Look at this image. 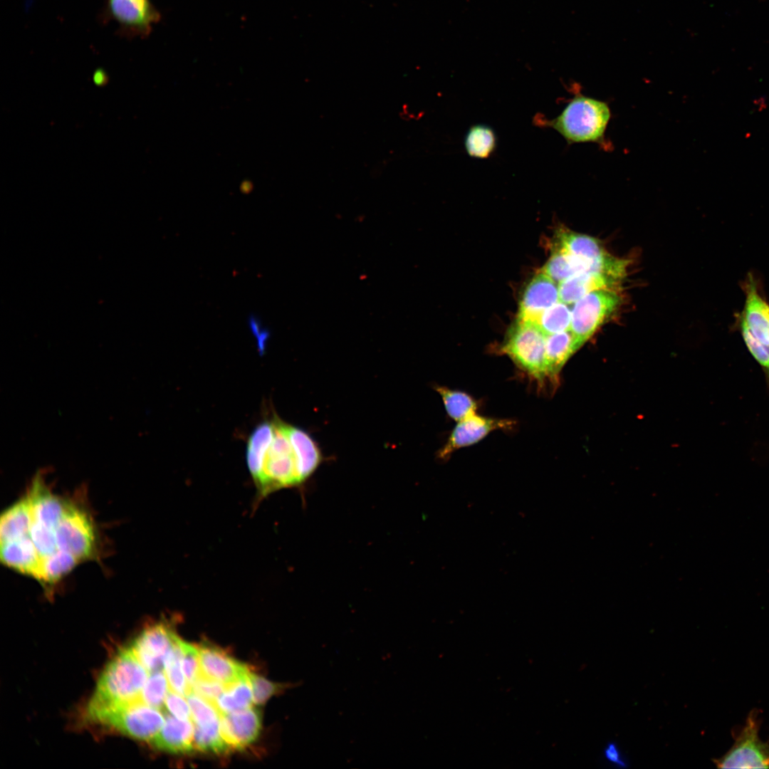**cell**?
<instances>
[{"mask_svg": "<svg viewBox=\"0 0 769 769\" xmlns=\"http://www.w3.org/2000/svg\"><path fill=\"white\" fill-rule=\"evenodd\" d=\"M261 714L255 708H248L220 717L221 734L230 748L241 750L253 743L261 732Z\"/></svg>", "mask_w": 769, "mask_h": 769, "instance_id": "obj_14", "label": "cell"}, {"mask_svg": "<svg viewBox=\"0 0 769 769\" xmlns=\"http://www.w3.org/2000/svg\"><path fill=\"white\" fill-rule=\"evenodd\" d=\"M179 638L171 624L160 622L145 629L129 647L152 673L164 670L165 659Z\"/></svg>", "mask_w": 769, "mask_h": 769, "instance_id": "obj_12", "label": "cell"}, {"mask_svg": "<svg viewBox=\"0 0 769 769\" xmlns=\"http://www.w3.org/2000/svg\"><path fill=\"white\" fill-rule=\"evenodd\" d=\"M273 434L258 471L251 476L256 488L257 501L283 488L296 486L303 481L286 423L273 417Z\"/></svg>", "mask_w": 769, "mask_h": 769, "instance_id": "obj_4", "label": "cell"}, {"mask_svg": "<svg viewBox=\"0 0 769 769\" xmlns=\"http://www.w3.org/2000/svg\"><path fill=\"white\" fill-rule=\"evenodd\" d=\"M164 723L150 741L157 749L172 753H188L194 750V726L192 719L181 720L163 711Z\"/></svg>", "mask_w": 769, "mask_h": 769, "instance_id": "obj_17", "label": "cell"}, {"mask_svg": "<svg viewBox=\"0 0 769 769\" xmlns=\"http://www.w3.org/2000/svg\"><path fill=\"white\" fill-rule=\"evenodd\" d=\"M572 311L568 305L558 301L545 310L535 325L545 336L570 329Z\"/></svg>", "mask_w": 769, "mask_h": 769, "instance_id": "obj_25", "label": "cell"}, {"mask_svg": "<svg viewBox=\"0 0 769 769\" xmlns=\"http://www.w3.org/2000/svg\"><path fill=\"white\" fill-rule=\"evenodd\" d=\"M513 424V422L509 419L486 417L475 413L457 422L439 456L445 459L459 449L476 444L490 432L511 428Z\"/></svg>", "mask_w": 769, "mask_h": 769, "instance_id": "obj_13", "label": "cell"}, {"mask_svg": "<svg viewBox=\"0 0 769 769\" xmlns=\"http://www.w3.org/2000/svg\"><path fill=\"white\" fill-rule=\"evenodd\" d=\"M573 97L563 111L555 118L546 119L536 114L533 123L542 127H550L560 133L567 144L595 143L603 150H610L606 130L611 119L609 105L574 90Z\"/></svg>", "mask_w": 769, "mask_h": 769, "instance_id": "obj_2", "label": "cell"}, {"mask_svg": "<svg viewBox=\"0 0 769 769\" xmlns=\"http://www.w3.org/2000/svg\"><path fill=\"white\" fill-rule=\"evenodd\" d=\"M184 697V696L169 689L162 711L169 712L171 715L181 720L191 719L189 705Z\"/></svg>", "mask_w": 769, "mask_h": 769, "instance_id": "obj_33", "label": "cell"}, {"mask_svg": "<svg viewBox=\"0 0 769 769\" xmlns=\"http://www.w3.org/2000/svg\"><path fill=\"white\" fill-rule=\"evenodd\" d=\"M191 719L194 725L205 726L220 720L221 713L209 701L191 692L187 696Z\"/></svg>", "mask_w": 769, "mask_h": 769, "instance_id": "obj_29", "label": "cell"}, {"mask_svg": "<svg viewBox=\"0 0 769 769\" xmlns=\"http://www.w3.org/2000/svg\"><path fill=\"white\" fill-rule=\"evenodd\" d=\"M580 347L570 330L545 336L548 377H556L567 360Z\"/></svg>", "mask_w": 769, "mask_h": 769, "instance_id": "obj_20", "label": "cell"}, {"mask_svg": "<svg viewBox=\"0 0 769 769\" xmlns=\"http://www.w3.org/2000/svg\"><path fill=\"white\" fill-rule=\"evenodd\" d=\"M253 703V692L248 675L226 686L224 691L216 700L214 706L221 715L250 708Z\"/></svg>", "mask_w": 769, "mask_h": 769, "instance_id": "obj_22", "label": "cell"}, {"mask_svg": "<svg viewBox=\"0 0 769 769\" xmlns=\"http://www.w3.org/2000/svg\"><path fill=\"white\" fill-rule=\"evenodd\" d=\"M742 288L745 302L738 315L737 325L746 347L762 367L769 386V303L752 273L748 274Z\"/></svg>", "mask_w": 769, "mask_h": 769, "instance_id": "obj_5", "label": "cell"}, {"mask_svg": "<svg viewBox=\"0 0 769 769\" xmlns=\"http://www.w3.org/2000/svg\"><path fill=\"white\" fill-rule=\"evenodd\" d=\"M555 245L565 252L591 263L595 272L619 279L626 275L628 261L611 256L592 236L560 229L556 233Z\"/></svg>", "mask_w": 769, "mask_h": 769, "instance_id": "obj_10", "label": "cell"}, {"mask_svg": "<svg viewBox=\"0 0 769 769\" xmlns=\"http://www.w3.org/2000/svg\"><path fill=\"white\" fill-rule=\"evenodd\" d=\"M286 429L297 457L300 476L305 481L320 462V450L313 439L303 430L287 424Z\"/></svg>", "mask_w": 769, "mask_h": 769, "instance_id": "obj_19", "label": "cell"}, {"mask_svg": "<svg viewBox=\"0 0 769 769\" xmlns=\"http://www.w3.org/2000/svg\"><path fill=\"white\" fill-rule=\"evenodd\" d=\"M501 352L538 382H542L548 377L545 335L533 323L517 319L509 330Z\"/></svg>", "mask_w": 769, "mask_h": 769, "instance_id": "obj_7", "label": "cell"}, {"mask_svg": "<svg viewBox=\"0 0 769 769\" xmlns=\"http://www.w3.org/2000/svg\"><path fill=\"white\" fill-rule=\"evenodd\" d=\"M464 144L469 156L485 159L494 152L496 147V136L490 127L476 125L469 130Z\"/></svg>", "mask_w": 769, "mask_h": 769, "instance_id": "obj_23", "label": "cell"}, {"mask_svg": "<svg viewBox=\"0 0 769 769\" xmlns=\"http://www.w3.org/2000/svg\"><path fill=\"white\" fill-rule=\"evenodd\" d=\"M249 679L252 689L253 703L256 705L263 704L272 696L290 686V684L270 681L251 671L249 674Z\"/></svg>", "mask_w": 769, "mask_h": 769, "instance_id": "obj_30", "label": "cell"}, {"mask_svg": "<svg viewBox=\"0 0 769 769\" xmlns=\"http://www.w3.org/2000/svg\"><path fill=\"white\" fill-rule=\"evenodd\" d=\"M558 284L581 272H593L592 265L555 246L550 258L540 269Z\"/></svg>", "mask_w": 769, "mask_h": 769, "instance_id": "obj_21", "label": "cell"}, {"mask_svg": "<svg viewBox=\"0 0 769 769\" xmlns=\"http://www.w3.org/2000/svg\"><path fill=\"white\" fill-rule=\"evenodd\" d=\"M182 668L190 687L201 672L198 647L181 639Z\"/></svg>", "mask_w": 769, "mask_h": 769, "instance_id": "obj_31", "label": "cell"}, {"mask_svg": "<svg viewBox=\"0 0 769 769\" xmlns=\"http://www.w3.org/2000/svg\"><path fill=\"white\" fill-rule=\"evenodd\" d=\"M760 712L753 709L746 723L734 734L731 748L719 758L713 759L718 768H769V741L759 736Z\"/></svg>", "mask_w": 769, "mask_h": 769, "instance_id": "obj_8", "label": "cell"}, {"mask_svg": "<svg viewBox=\"0 0 769 769\" xmlns=\"http://www.w3.org/2000/svg\"><path fill=\"white\" fill-rule=\"evenodd\" d=\"M194 726L195 750L221 754L231 749L221 734L220 720L205 726Z\"/></svg>", "mask_w": 769, "mask_h": 769, "instance_id": "obj_26", "label": "cell"}, {"mask_svg": "<svg viewBox=\"0 0 769 769\" xmlns=\"http://www.w3.org/2000/svg\"><path fill=\"white\" fill-rule=\"evenodd\" d=\"M603 755L609 763L615 767L625 768L629 766L627 758L615 742L610 741L607 743L604 748Z\"/></svg>", "mask_w": 769, "mask_h": 769, "instance_id": "obj_34", "label": "cell"}, {"mask_svg": "<svg viewBox=\"0 0 769 769\" xmlns=\"http://www.w3.org/2000/svg\"><path fill=\"white\" fill-rule=\"evenodd\" d=\"M615 290H596L578 300L572 310L570 330L581 347L619 306Z\"/></svg>", "mask_w": 769, "mask_h": 769, "instance_id": "obj_9", "label": "cell"}, {"mask_svg": "<svg viewBox=\"0 0 769 769\" xmlns=\"http://www.w3.org/2000/svg\"><path fill=\"white\" fill-rule=\"evenodd\" d=\"M198 648L201 673L208 678L228 686L249 675L244 664L218 647L203 643Z\"/></svg>", "mask_w": 769, "mask_h": 769, "instance_id": "obj_16", "label": "cell"}, {"mask_svg": "<svg viewBox=\"0 0 769 769\" xmlns=\"http://www.w3.org/2000/svg\"><path fill=\"white\" fill-rule=\"evenodd\" d=\"M169 690V686L164 670L150 673L142 690L140 701L162 710Z\"/></svg>", "mask_w": 769, "mask_h": 769, "instance_id": "obj_28", "label": "cell"}, {"mask_svg": "<svg viewBox=\"0 0 769 769\" xmlns=\"http://www.w3.org/2000/svg\"><path fill=\"white\" fill-rule=\"evenodd\" d=\"M88 717L132 738L151 741L164 723L161 709L141 701L87 711Z\"/></svg>", "mask_w": 769, "mask_h": 769, "instance_id": "obj_6", "label": "cell"}, {"mask_svg": "<svg viewBox=\"0 0 769 769\" xmlns=\"http://www.w3.org/2000/svg\"><path fill=\"white\" fill-rule=\"evenodd\" d=\"M149 674L129 646L120 649L99 677L87 711L140 701Z\"/></svg>", "mask_w": 769, "mask_h": 769, "instance_id": "obj_3", "label": "cell"}, {"mask_svg": "<svg viewBox=\"0 0 769 769\" xmlns=\"http://www.w3.org/2000/svg\"><path fill=\"white\" fill-rule=\"evenodd\" d=\"M180 642L181 639L179 638L168 653L164 661V671L169 683V689L187 697L191 693V687L184 676L182 668Z\"/></svg>", "mask_w": 769, "mask_h": 769, "instance_id": "obj_27", "label": "cell"}, {"mask_svg": "<svg viewBox=\"0 0 769 769\" xmlns=\"http://www.w3.org/2000/svg\"><path fill=\"white\" fill-rule=\"evenodd\" d=\"M448 415L459 422L476 413L477 404L468 394L445 387H436Z\"/></svg>", "mask_w": 769, "mask_h": 769, "instance_id": "obj_24", "label": "cell"}, {"mask_svg": "<svg viewBox=\"0 0 769 769\" xmlns=\"http://www.w3.org/2000/svg\"><path fill=\"white\" fill-rule=\"evenodd\" d=\"M225 688L226 686L223 684L208 678L200 672L198 677L191 685V692L196 694L214 705L216 700L224 691Z\"/></svg>", "mask_w": 769, "mask_h": 769, "instance_id": "obj_32", "label": "cell"}, {"mask_svg": "<svg viewBox=\"0 0 769 769\" xmlns=\"http://www.w3.org/2000/svg\"><path fill=\"white\" fill-rule=\"evenodd\" d=\"M103 17L113 21L120 35L142 38L150 33L159 16L150 0H106Z\"/></svg>", "mask_w": 769, "mask_h": 769, "instance_id": "obj_11", "label": "cell"}, {"mask_svg": "<svg viewBox=\"0 0 769 769\" xmlns=\"http://www.w3.org/2000/svg\"><path fill=\"white\" fill-rule=\"evenodd\" d=\"M620 279L598 272H581L558 283L559 300L567 304L575 303L587 293L596 290H615Z\"/></svg>", "mask_w": 769, "mask_h": 769, "instance_id": "obj_18", "label": "cell"}, {"mask_svg": "<svg viewBox=\"0 0 769 769\" xmlns=\"http://www.w3.org/2000/svg\"><path fill=\"white\" fill-rule=\"evenodd\" d=\"M559 300L558 284L540 271L525 287L518 319L535 324L541 313Z\"/></svg>", "mask_w": 769, "mask_h": 769, "instance_id": "obj_15", "label": "cell"}, {"mask_svg": "<svg viewBox=\"0 0 769 769\" xmlns=\"http://www.w3.org/2000/svg\"><path fill=\"white\" fill-rule=\"evenodd\" d=\"M95 547L87 514L53 493L40 475L1 516V562L45 585L56 583L90 558Z\"/></svg>", "mask_w": 769, "mask_h": 769, "instance_id": "obj_1", "label": "cell"}]
</instances>
